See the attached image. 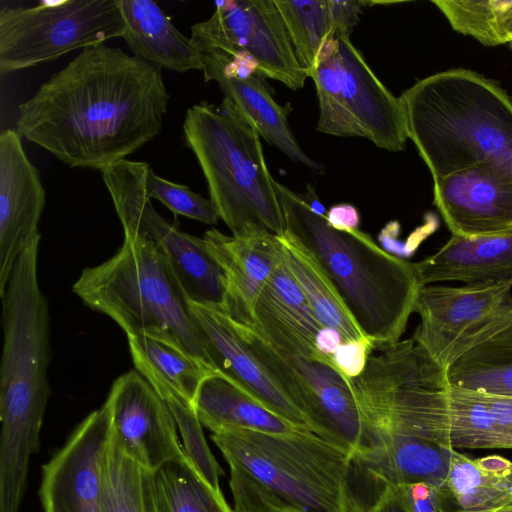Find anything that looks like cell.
<instances>
[{"label":"cell","mask_w":512,"mask_h":512,"mask_svg":"<svg viewBox=\"0 0 512 512\" xmlns=\"http://www.w3.org/2000/svg\"><path fill=\"white\" fill-rule=\"evenodd\" d=\"M363 512H411L399 485L388 486Z\"/></svg>","instance_id":"8d00e7d4"},{"label":"cell","mask_w":512,"mask_h":512,"mask_svg":"<svg viewBox=\"0 0 512 512\" xmlns=\"http://www.w3.org/2000/svg\"><path fill=\"white\" fill-rule=\"evenodd\" d=\"M168 404L184 442V450L199 474L217 491L223 470L213 456L203 433L195 406L174 395L163 398Z\"/></svg>","instance_id":"d6a6232c"},{"label":"cell","mask_w":512,"mask_h":512,"mask_svg":"<svg viewBox=\"0 0 512 512\" xmlns=\"http://www.w3.org/2000/svg\"><path fill=\"white\" fill-rule=\"evenodd\" d=\"M507 38H508V44L512 48V19L507 28Z\"/></svg>","instance_id":"ee69618b"},{"label":"cell","mask_w":512,"mask_h":512,"mask_svg":"<svg viewBox=\"0 0 512 512\" xmlns=\"http://www.w3.org/2000/svg\"><path fill=\"white\" fill-rule=\"evenodd\" d=\"M509 500H512V476L504 481V493L499 503Z\"/></svg>","instance_id":"7bdbcfd3"},{"label":"cell","mask_w":512,"mask_h":512,"mask_svg":"<svg viewBox=\"0 0 512 512\" xmlns=\"http://www.w3.org/2000/svg\"><path fill=\"white\" fill-rule=\"evenodd\" d=\"M110 434V411L104 403L43 465L39 488L43 512H101L102 469Z\"/></svg>","instance_id":"9a60e30c"},{"label":"cell","mask_w":512,"mask_h":512,"mask_svg":"<svg viewBox=\"0 0 512 512\" xmlns=\"http://www.w3.org/2000/svg\"><path fill=\"white\" fill-rule=\"evenodd\" d=\"M148 169L126 167L113 176L108 192L122 224L124 238H148L164 253L189 302L222 307L224 274L203 238L182 231L153 207L147 194Z\"/></svg>","instance_id":"7c38bea8"},{"label":"cell","mask_w":512,"mask_h":512,"mask_svg":"<svg viewBox=\"0 0 512 512\" xmlns=\"http://www.w3.org/2000/svg\"><path fill=\"white\" fill-rule=\"evenodd\" d=\"M202 72L206 82L218 83L225 97L239 108L266 142L314 173H324L323 164L309 157L295 139L287 120L292 110L290 105L281 106L275 101L259 71L243 76L226 73L215 53L209 51L203 53Z\"/></svg>","instance_id":"7402d4cb"},{"label":"cell","mask_w":512,"mask_h":512,"mask_svg":"<svg viewBox=\"0 0 512 512\" xmlns=\"http://www.w3.org/2000/svg\"><path fill=\"white\" fill-rule=\"evenodd\" d=\"M149 198L158 200L176 215L214 225L219 220L218 212L210 199H206L188 186L161 178L151 169L146 177Z\"/></svg>","instance_id":"836d02e7"},{"label":"cell","mask_w":512,"mask_h":512,"mask_svg":"<svg viewBox=\"0 0 512 512\" xmlns=\"http://www.w3.org/2000/svg\"><path fill=\"white\" fill-rule=\"evenodd\" d=\"M205 246L223 271L225 296L222 307L233 321L253 325L257 298L283 257L279 237L266 230L228 236L210 229Z\"/></svg>","instance_id":"d6986e66"},{"label":"cell","mask_w":512,"mask_h":512,"mask_svg":"<svg viewBox=\"0 0 512 512\" xmlns=\"http://www.w3.org/2000/svg\"><path fill=\"white\" fill-rule=\"evenodd\" d=\"M302 197L314 213L326 216L325 207L320 203L314 189L310 185H307V193L304 196L302 195Z\"/></svg>","instance_id":"b9f144b4"},{"label":"cell","mask_w":512,"mask_h":512,"mask_svg":"<svg viewBox=\"0 0 512 512\" xmlns=\"http://www.w3.org/2000/svg\"><path fill=\"white\" fill-rule=\"evenodd\" d=\"M399 231V223L397 221H390L381 229L378 235V241L386 252L404 259L405 253L403 246L397 240Z\"/></svg>","instance_id":"ab89813d"},{"label":"cell","mask_w":512,"mask_h":512,"mask_svg":"<svg viewBox=\"0 0 512 512\" xmlns=\"http://www.w3.org/2000/svg\"><path fill=\"white\" fill-rule=\"evenodd\" d=\"M413 313L420 323L412 339L445 380L461 357L512 327V286L425 285L418 291Z\"/></svg>","instance_id":"30bf717a"},{"label":"cell","mask_w":512,"mask_h":512,"mask_svg":"<svg viewBox=\"0 0 512 512\" xmlns=\"http://www.w3.org/2000/svg\"><path fill=\"white\" fill-rule=\"evenodd\" d=\"M105 403L113 441L145 469L188 458L168 404L136 369L115 379Z\"/></svg>","instance_id":"5bb4252c"},{"label":"cell","mask_w":512,"mask_h":512,"mask_svg":"<svg viewBox=\"0 0 512 512\" xmlns=\"http://www.w3.org/2000/svg\"><path fill=\"white\" fill-rule=\"evenodd\" d=\"M117 0L42 1L0 11V73L5 75L122 37Z\"/></svg>","instance_id":"9c48e42d"},{"label":"cell","mask_w":512,"mask_h":512,"mask_svg":"<svg viewBox=\"0 0 512 512\" xmlns=\"http://www.w3.org/2000/svg\"><path fill=\"white\" fill-rule=\"evenodd\" d=\"M127 340L135 369L162 398L174 395L194 405L203 381L218 373L168 340L146 335L127 336Z\"/></svg>","instance_id":"cb8c5ba5"},{"label":"cell","mask_w":512,"mask_h":512,"mask_svg":"<svg viewBox=\"0 0 512 512\" xmlns=\"http://www.w3.org/2000/svg\"><path fill=\"white\" fill-rule=\"evenodd\" d=\"M414 264L421 287L449 281L512 286V229L476 237L451 235Z\"/></svg>","instance_id":"44dd1931"},{"label":"cell","mask_w":512,"mask_h":512,"mask_svg":"<svg viewBox=\"0 0 512 512\" xmlns=\"http://www.w3.org/2000/svg\"><path fill=\"white\" fill-rule=\"evenodd\" d=\"M278 237L283 246L285 262L321 325L338 331L346 342L369 341L312 254L288 235Z\"/></svg>","instance_id":"484cf974"},{"label":"cell","mask_w":512,"mask_h":512,"mask_svg":"<svg viewBox=\"0 0 512 512\" xmlns=\"http://www.w3.org/2000/svg\"><path fill=\"white\" fill-rule=\"evenodd\" d=\"M72 292L86 306L114 320L126 336L168 340L211 365L189 301L154 241L124 238L112 257L81 272Z\"/></svg>","instance_id":"52a82bcc"},{"label":"cell","mask_w":512,"mask_h":512,"mask_svg":"<svg viewBox=\"0 0 512 512\" xmlns=\"http://www.w3.org/2000/svg\"><path fill=\"white\" fill-rule=\"evenodd\" d=\"M504 481L490 477L476 459L451 450L446 495L458 508L474 509L499 503Z\"/></svg>","instance_id":"1f68e13d"},{"label":"cell","mask_w":512,"mask_h":512,"mask_svg":"<svg viewBox=\"0 0 512 512\" xmlns=\"http://www.w3.org/2000/svg\"><path fill=\"white\" fill-rule=\"evenodd\" d=\"M285 232L317 260L374 348L400 341L421 287L414 262L386 252L360 229L338 231L302 195L275 182Z\"/></svg>","instance_id":"3957f363"},{"label":"cell","mask_w":512,"mask_h":512,"mask_svg":"<svg viewBox=\"0 0 512 512\" xmlns=\"http://www.w3.org/2000/svg\"><path fill=\"white\" fill-rule=\"evenodd\" d=\"M441 512H512V500L501 502L498 504L482 507V508H474V509H461L456 508L454 510H445L443 509Z\"/></svg>","instance_id":"60d3db41"},{"label":"cell","mask_w":512,"mask_h":512,"mask_svg":"<svg viewBox=\"0 0 512 512\" xmlns=\"http://www.w3.org/2000/svg\"><path fill=\"white\" fill-rule=\"evenodd\" d=\"M451 27L485 46L508 44L507 28L512 19V0L432 1Z\"/></svg>","instance_id":"4dcf8cb0"},{"label":"cell","mask_w":512,"mask_h":512,"mask_svg":"<svg viewBox=\"0 0 512 512\" xmlns=\"http://www.w3.org/2000/svg\"><path fill=\"white\" fill-rule=\"evenodd\" d=\"M199 338L215 370L265 408L311 431L306 419L233 328L220 307L189 302Z\"/></svg>","instance_id":"e0dca14e"},{"label":"cell","mask_w":512,"mask_h":512,"mask_svg":"<svg viewBox=\"0 0 512 512\" xmlns=\"http://www.w3.org/2000/svg\"><path fill=\"white\" fill-rule=\"evenodd\" d=\"M434 205L451 235L476 237L512 229V176L480 163L433 180Z\"/></svg>","instance_id":"2e32d148"},{"label":"cell","mask_w":512,"mask_h":512,"mask_svg":"<svg viewBox=\"0 0 512 512\" xmlns=\"http://www.w3.org/2000/svg\"><path fill=\"white\" fill-rule=\"evenodd\" d=\"M297 59L310 77L324 44L336 37L331 0H275Z\"/></svg>","instance_id":"f546056e"},{"label":"cell","mask_w":512,"mask_h":512,"mask_svg":"<svg viewBox=\"0 0 512 512\" xmlns=\"http://www.w3.org/2000/svg\"><path fill=\"white\" fill-rule=\"evenodd\" d=\"M151 474L126 456L110 434L102 469L101 512H150Z\"/></svg>","instance_id":"f1b7e54d"},{"label":"cell","mask_w":512,"mask_h":512,"mask_svg":"<svg viewBox=\"0 0 512 512\" xmlns=\"http://www.w3.org/2000/svg\"><path fill=\"white\" fill-rule=\"evenodd\" d=\"M444 382L512 397V327L461 357L447 371Z\"/></svg>","instance_id":"83f0119b"},{"label":"cell","mask_w":512,"mask_h":512,"mask_svg":"<svg viewBox=\"0 0 512 512\" xmlns=\"http://www.w3.org/2000/svg\"><path fill=\"white\" fill-rule=\"evenodd\" d=\"M194 406L201 424L212 433L234 428L277 433L302 429L274 414L218 373L203 381Z\"/></svg>","instance_id":"d4e9b609"},{"label":"cell","mask_w":512,"mask_h":512,"mask_svg":"<svg viewBox=\"0 0 512 512\" xmlns=\"http://www.w3.org/2000/svg\"><path fill=\"white\" fill-rule=\"evenodd\" d=\"M150 512H234L188 458L165 463L151 474Z\"/></svg>","instance_id":"4316f807"},{"label":"cell","mask_w":512,"mask_h":512,"mask_svg":"<svg viewBox=\"0 0 512 512\" xmlns=\"http://www.w3.org/2000/svg\"><path fill=\"white\" fill-rule=\"evenodd\" d=\"M329 226L338 231L359 229L360 216L357 208L351 204L341 203L332 206L326 213Z\"/></svg>","instance_id":"74e56055"},{"label":"cell","mask_w":512,"mask_h":512,"mask_svg":"<svg viewBox=\"0 0 512 512\" xmlns=\"http://www.w3.org/2000/svg\"><path fill=\"white\" fill-rule=\"evenodd\" d=\"M40 240L39 233L20 251L0 295V512L19 510L50 395V317L38 282Z\"/></svg>","instance_id":"7a4b0ae2"},{"label":"cell","mask_w":512,"mask_h":512,"mask_svg":"<svg viewBox=\"0 0 512 512\" xmlns=\"http://www.w3.org/2000/svg\"><path fill=\"white\" fill-rule=\"evenodd\" d=\"M186 145L196 156L219 218L234 236L266 230L285 232L275 182L266 164L260 135L228 98L219 106L200 102L183 123Z\"/></svg>","instance_id":"8992f818"},{"label":"cell","mask_w":512,"mask_h":512,"mask_svg":"<svg viewBox=\"0 0 512 512\" xmlns=\"http://www.w3.org/2000/svg\"><path fill=\"white\" fill-rule=\"evenodd\" d=\"M45 190L15 129L0 134V295L25 245L40 233Z\"/></svg>","instance_id":"ac0fdd59"},{"label":"cell","mask_w":512,"mask_h":512,"mask_svg":"<svg viewBox=\"0 0 512 512\" xmlns=\"http://www.w3.org/2000/svg\"><path fill=\"white\" fill-rule=\"evenodd\" d=\"M253 326L275 345L320 361L316 337L323 327L283 257L262 288Z\"/></svg>","instance_id":"ffe728a7"},{"label":"cell","mask_w":512,"mask_h":512,"mask_svg":"<svg viewBox=\"0 0 512 512\" xmlns=\"http://www.w3.org/2000/svg\"><path fill=\"white\" fill-rule=\"evenodd\" d=\"M211 439L230 468L234 512H345L352 454L309 430L226 429Z\"/></svg>","instance_id":"277c9868"},{"label":"cell","mask_w":512,"mask_h":512,"mask_svg":"<svg viewBox=\"0 0 512 512\" xmlns=\"http://www.w3.org/2000/svg\"><path fill=\"white\" fill-rule=\"evenodd\" d=\"M231 324L312 432L354 454L364 439V425L348 378L320 361L295 355L267 339L253 325Z\"/></svg>","instance_id":"8fae6325"},{"label":"cell","mask_w":512,"mask_h":512,"mask_svg":"<svg viewBox=\"0 0 512 512\" xmlns=\"http://www.w3.org/2000/svg\"><path fill=\"white\" fill-rule=\"evenodd\" d=\"M481 394L506 449H512V397L485 392H481Z\"/></svg>","instance_id":"d590c367"},{"label":"cell","mask_w":512,"mask_h":512,"mask_svg":"<svg viewBox=\"0 0 512 512\" xmlns=\"http://www.w3.org/2000/svg\"><path fill=\"white\" fill-rule=\"evenodd\" d=\"M126 30L122 38L133 55L158 68L185 73L203 69V53L151 0H117Z\"/></svg>","instance_id":"603a6c76"},{"label":"cell","mask_w":512,"mask_h":512,"mask_svg":"<svg viewBox=\"0 0 512 512\" xmlns=\"http://www.w3.org/2000/svg\"><path fill=\"white\" fill-rule=\"evenodd\" d=\"M374 346L370 341L343 342L333 356V368L346 378H355L365 369Z\"/></svg>","instance_id":"e575fe53"},{"label":"cell","mask_w":512,"mask_h":512,"mask_svg":"<svg viewBox=\"0 0 512 512\" xmlns=\"http://www.w3.org/2000/svg\"><path fill=\"white\" fill-rule=\"evenodd\" d=\"M343 342L346 341L338 331L323 326L316 337V348L321 362L333 368V356Z\"/></svg>","instance_id":"f35d334b"},{"label":"cell","mask_w":512,"mask_h":512,"mask_svg":"<svg viewBox=\"0 0 512 512\" xmlns=\"http://www.w3.org/2000/svg\"><path fill=\"white\" fill-rule=\"evenodd\" d=\"M408 138L433 180L480 163L512 176V98L464 68L438 72L401 94Z\"/></svg>","instance_id":"5b68a950"},{"label":"cell","mask_w":512,"mask_h":512,"mask_svg":"<svg viewBox=\"0 0 512 512\" xmlns=\"http://www.w3.org/2000/svg\"><path fill=\"white\" fill-rule=\"evenodd\" d=\"M169 100L160 68L93 45L19 105L15 131L70 167L101 171L161 132Z\"/></svg>","instance_id":"6da1fadb"},{"label":"cell","mask_w":512,"mask_h":512,"mask_svg":"<svg viewBox=\"0 0 512 512\" xmlns=\"http://www.w3.org/2000/svg\"><path fill=\"white\" fill-rule=\"evenodd\" d=\"M209 19L191 27L202 52L249 54L265 77L292 90L303 88L308 72L300 65L275 0L216 1Z\"/></svg>","instance_id":"4fadbf2b"},{"label":"cell","mask_w":512,"mask_h":512,"mask_svg":"<svg viewBox=\"0 0 512 512\" xmlns=\"http://www.w3.org/2000/svg\"><path fill=\"white\" fill-rule=\"evenodd\" d=\"M335 50L310 73L319 103L316 129L340 137H364L390 152L402 151L408 139L401 96L377 78L350 36H337Z\"/></svg>","instance_id":"ba28073f"}]
</instances>
